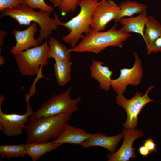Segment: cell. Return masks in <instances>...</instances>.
Masks as SVG:
<instances>
[{"label":"cell","mask_w":161,"mask_h":161,"mask_svg":"<svg viewBox=\"0 0 161 161\" xmlns=\"http://www.w3.org/2000/svg\"><path fill=\"white\" fill-rule=\"evenodd\" d=\"M50 12L41 10L35 11L27 5L21 4L12 8H8L0 11V18L9 16L15 20L20 25L30 26L31 23H37L40 27L38 39L39 44L47 39L56 30L60 20L55 13L54 18L50 17Z\"/></svg>","instance_id":"obj_1"},{"label":"cell","mask_w":161,"mask_h":161,"mask_svg":"<svg viewBox=\"0 0 161 161\" xmlns=\"http://www.w3.org/2000/svg\"><path fill=\"white\" fill-rule=\"evenodd\" d=\"M115 24L105 32L98 31L91 28L89 32L83 35L80 41L75 47L69 49V52H92L98 54L109 47L122 48L123 42L132 34L125 33L117 28Z\"/></svg>","instance_id":"obj_2"},{"label":"cell","mask_w":161,"mask_h":161,"mask_svg":"<svg viewBox=\"0 0 161 161\" xmlns=\"http://www.w3.org/2000/svg\"><path fill=\"white\" fill-rule=\"evenodd\" d=\"M72 113L42 117L29 121L25 129L26 143L47 142L55 140L71 119Z\"/></svg>","instance_id":"obj_3"},{"label":"cell","mask_w":161,"mask_h":161,"mask_svg":"<svg viewBox=\"0 0 161 161\" xmlns=\"http://www.w3.org/2000/svg\"><path fill=\"white\" fill-rule=\"evenodd\" d=\"M100 0H80L77 6L80 7L78 14L66 22L59 20V26L65 27L70 32L63 36L62 40L70 44L72 47H75L81 39L83 34H87L91 29L93 15Z\"/></svg>","instance_id":"obj_4"},{"label":"cell","mask_w":161,"mask_h":161,"mask_svg":"<svg viewBox=\"0 0 161 161\" xmlns=\"http://www.w3.org/2000/svg\"><path fill=\"white\" fill-rule=\"evenodd\" d=\"M72 90V88L70 87L63 92L59 94H53L34 112L29 118V121L42 117L72 113L78 111L79 108L77 105L82 98L81 97H78L72 99L71 97Z\"/></svg>","instance_id":"obj_5"},{"label":"cell","mask_w":161,"mask_h":161,"mask_svg":"<svg viewBox=\"0 0 161 161\" xmlns=\"http://www.w3.org/2000/svg\"><path fill=\"white\" fill-rule=\"evenodd\" d=\"M48 44L47 40L41 45L14 55L19 71L23 75L32 76L41 73L44 66L48 64Z\"/></svg>","instance_id":"obj_6"},{"label":"cell","mask_w":161,"mask_h":161,"mask_svg":"<svg viewBox=\"0 0 161 161\" xmlns=\"http://www.w3.org/2000/svg\"><path fill=\"white\" fill-rule=\"evenodd\" d=\"M154 88L153 86H150L144 95L137 91L134 96L129 99L126 98L123 94L117 95L115 99L116 103L124 108L127 114V120L123 124L125 129H135L138 124V117L142 109L147 103L155 101L148 95L149 92Z\"/></svg>","instance_id":"obj_7"},{"label":"cell","mask_w":161,"mask_h":161,"mask_svg":"<svg viewBox=\"0 0 161 161\" xmlns=\"http://www.w3.org/2000/svg\"><path fill=\"white\" fill-rule=\"evenodd\" d=\"M30 97L28 94L25 96L27 109L22 114L4 113L1 108V104L5 97L0 96V130L3 134L8 137L18 136L22 133L25 125L29 121L30 117L34 112L29 104Z\"/></svg>","instance_id":"obj_8"},{"label":"cell","mask_w":161,"mask_h":161,"mask_svg":"<svg viewBox=\"0 0 161 161\" xmlns=\"http://www.w3.org/2000/svg\"><path fill=\"white\" fill-rule=\"evenodd\" d=\"M133 53L135 62L132 67L120 69L119 77L112 79L111 88L117 94L124 93L128 85L137 86L141 82L143 75L142 61L136 52Z\"/></svg>","instance_id":"obj_9"},{"label":"cell","mask_w":161,"mask_h":161,"mask_svg":"<svg viewBox=\"0 0 161 161\" xmlns=\"http://www.w3.org/2000/svg\"><path fill=\"white\" fill-rule=\"evenodd\" d=\"M120 7L112 0H102L93 13L91 28L98 31L105 29L107 24L114 20L119 12Z\"/></svg>","instance_id":"obj_10"},{"label":"cell","mask_w":161,"mask_h":161,"mask_svg":"<svg viewBox=\"0 0 161 161\" xmlns=\"http://www.w3.org/2000/svg\"><path fill=\"white\" fill-rule=\"evenodd\" d=\"M124 140L119 149L115 153L108 154L106 157L108 161H128L137 157L135 148L133 147L134 142L137 139L143 136L142 131L135 129H123Z\"/></svg>","instance_id":"obj_11"},{"label":"cell","mask_w":161,"mask_h":161,"mask_svg":"<svg viewBox=\"0 0 161 161\" xmlns=\"http://www.w3.org/2000/svg\"><path fill=\"white\" fill-rule=\"evenodd\" d=\"M37 30V23L35 22L32 23L27 28L23 30H14L12 34L16 43L11 49V53L14 55L19 52L38 46V39H35L34 37Z\"/></svg>","instance_id":"obj_12"},{"label":"cell","mask_w":161,"mask_h":161,"mask_svg":"<svg viewBox=\"0 0 161 161\" xmlns=\"http://www.w3.org/2000/svg\"><path fill=\"white\" fill-rule=\"evenodd\" d=\"M123 137V132L113 136H108L100 133L92 134L91 136L80 145L83 148L94 146L104 148L110 154L116 152V147L120 140Z\"/></svg>","instance_id":"obj_13"},{"label":"cell","mask_w":161,"mask_h":161,"mask_svg":"<svg viewBox=\"0 0 161 161\" xmlns=\"http://www.w3.org/2000/svg\"><path fill=\"white\" fill-rule=\"evenodd\" d=\"M91 135L83 129L74 127L68 123L60 136L53 141L62 145L67 143L80 145Z\"/></svg>","instance_id":"obj_14"},{"label":"cell","mask_w":161,"mask_h":161,"mask_svg":"<svg viewBox=\"0 0 161 161\" xmlns=\"http://www.w3.org/2000/svg\"><path fill=\"white\" fill-rule=\"evenodd\" d=\"M103 64L102 61L92 60L89 67L90 74L92 78L98 82L100 89L108 91L111 88V76L113 72Z\"/></svg>","instance_id":"obj_15"},{"label":"cell","mask_w":161,"mask_h":161,"mask_svg":"<svg viewBox=\"0 0 161 161\" xmlns=\"http://www.w3.org/2000/svg\"><path fill=\"white\" fill-rule=\"evenodd\" d=\"M148 17L147 13L145 10L136 17L123 18L120 21L122 25L120 29L126 33L134 32L139 34L143 38L145 27Z\"/></svg>","instance_id":"obj_16"},{"label":"cell","mask_w":161,"mask_h":161,"mask_svg":"<svg viewBox=\"0 0 161 161\" xmlns=\"http://www.w3.org/2000/svg\"><path fill=\"white\" fill-rule=\"evenodd\" d=\"M54 141L47 142L26 143L27 155L36 161L44 154L56 149L62 145Z\"/></svg>","instance_id":"obj_17"},{"label":"cell","mask_w":161,"mask_h":161,"mask_svg":"<svg viewBox=\"0 0 161 161\" xmlns=\"http://www.w3.org/2000/svg\"><path fill=\"white\" fill-rule=\"evenodd\" d=\"M54 69L58 84L63 86L70 80L72 63L70 61L55 60Z\"/></svg>","instance_id":"obj_18"},{"label":"cell","mask_w":161,"mask_h":161,"mask_svg":"<svg viewBox=\"0 0 161 161\" xmlns=\"http://www.w3.org/2000/svg\"><path fill=\"white\" fill-rule=\"evenodd\" d=\"M120 9L116 18L114 20L116 23L125 17H130L135 14H140L147 9V6L137 1L130 0L122 2L119 6Z\"/></svg>","instance_id":"obj_19"},{"label":"cell","mask_w":161,"mask_h":161,"mask_svg":"<svg viewBox=\"0 0 161 161\" xmlns=\"http://www.w3.org/2000/svg\"><path fill=\"white\" fill-rule=\"evenodd\" d=\"M48 43V55L49 59L52 58L55 60H71V52L65 46L51 36Z\"/></svg>","instance_id":"obj_20"},{"label":"cell","mask_w":161,"mask_h":161,"mask_svg":"<svg viewBox=\"0 0 161 161\" xmlns=\"http://www.w3.org/2000/svg\"><path fill=\"white\" fill-rule=\"evenodd\" d=\"M145 27L143 39L148 46L161 35V24L154 16L149 15Z\"/></svg>","instance_id":"obj_21"},{"label":"cell","mask_w":161,"mask_h":161,"mask_svg":"<svg viewBox=\"0 0 161 161\" xmlns=\"http://www.w3.org/2000/svg\"><path fill=\"white\" fill-rule=\"evenodd\" d=\"M0 155L2 158L10 159L12 158L23 157L27 155L25 144L0 146Z\"/></svg>","instance_id":"obj_22"},{"label":"cell","mask_w":161,"mask_h":161,"mask_svg":"<svg viewBox=\"0 0 161 161\" xmlns=\"http://www.w3.org/2000/svg\"><path fill=\"white\" fill-rule=\"evenodd\" d=\"M23 4L33 9L37 8L40 10L51 12L54 7L46 3L44 0H22Z\"/></svg>","instance_id":"obj_23"},{"label":"cell","mask_w":161,"mask_h":161,"mask_svg":"<svg viewBox=\"0 0 161 161\" xmlns=\"http://www.w3.org/2000/svg\"><path fill=\"white\" fill-rule=\"evenodd\" d=\"M80 0H61L59 9L63 16L69 13H73L76 10L77 3Z\"/></svg>","instance_id":"obj_24"},{"label":"cell","mask_w":161,"mask_h":161,"mask_svg":"<svg viewBox=\"0 0 161 161\" xmlns=\"http://www.w3.org/2000/svg\"><path fill=\"white\" fill-rule=\"evenodd\" d=\"M23 3L22 0H0V11L16 7Z\"/></svg>","instance_id":"obj_25"},{"label":"cell","mask_w":161,"mask_h":161,"mask_svg":"<svg viewBox=\"0 0 161 161\" xmlns=\"http://www.w3.org/2000/svg\"><path fill=\"white\" fill-rule=\"evenodd\" d=\"M147 54L150 55L152 53L161 52V35L151 44L146 46Z\"/></svg>","instance_id":"obj_26"},{"label":"cell","mask_w":161,"mask_h":161,"mask_svg":"<svg viewBox=\"0 0 161 161\" xmlns=\"http://www.w3.org/2000/svg\"><path fill=\"white\" fill-rule=\"evenodd\" d=\"M143 145L145 146L150 151L151 153L153 152L156 153L157 151V145L153 140L151 138H148L145 140Z\"/></svg>","instance_id":"obj_27"},{"label":"cell","mask_w":161,"mask_h":161,"mask_svg":"<svg viewBox=\"0 0 161 161\" xmlns=\"http://www.w3.org/2000/svg\"><path fill=\"white\" fill-rule=\"evenodd\" d=\"M138 151L140 154L143 157H146L151 153L149 150L145 146L143 145L139 147Z\"/></svg>","instance_id":"obj_28"},{"label":"cell","mask_w":161,"mask_h":161,"mask_svg":"<svg viewBox=\"0 0 161 161\" xmlns=\"http://www.w3.org/2000/svg\"><path fill=\"white\" fill-rule=\"evenodd\" d=\"M7 32L4 31L0 30V45L2 46L3 44L4 39L7 35Z\"/></svg>","instance_id":"obj_29"},{"label":"cell","mask_w":161,"mask_h":161,"mask_svg":"<svg viewBox=\"0 0 161 161\" xmlns=\"http://www.w3.org/2000/svg\"><path fill=\"white\" fill-rule=\"evenodd\" d=\"M53 4L54 7H58L60 4L61 0H49Z\"/></svg>","instance_id":"obj_30"},{"label":"cell","mask_w":161,"mask_h":161,"mask_svg":"<svg viewBox=\"0 0 161 161\" xmlns=\"http://www.w3.org/2000/svg\"><path fill=\"white\" fill-rule=\"evenodd\" d=\"M5 62L3 56L1 55H0V64L2 65Z\"/></svg>","instance_id":"obj_31"}]
</instances>
